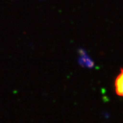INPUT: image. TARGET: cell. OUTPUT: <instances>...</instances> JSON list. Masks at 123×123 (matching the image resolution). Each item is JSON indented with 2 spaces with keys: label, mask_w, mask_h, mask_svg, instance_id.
I'll return each instance as SVG.
<instances>
[{
  "label": "cell",
  "mask_w": 123,
  "mask_h": 123,
  "mask_svg": "<svg viewBox=\"0 0 123 123\" xmlns=\"http://www.w3.org/2000/svg\"><path fill=\"white\" fill-rule=\"evenodd\" d=\"M115 92L117 95L123 97V69L121 70L115 81Z\"/></svg>",
  "instance_id": "cell-1"
}]
</instances>
